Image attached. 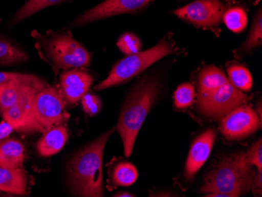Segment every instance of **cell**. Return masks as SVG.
<instances>
[{
  "label": "cell",
  "instance_id": "obj_1",
  "mask_svg": "<svg viewBox=\"0 0 262 197\" xmlns=\"http://www.w3.org/2000/svg\"><path fill=\"white\" fill-rule=\"evenodd\" d=\"M115 128L103 134L81 148L69 160L67 182L71 193L77 196L104 195L102 181L103 155L108 138Z\"/></svg>",
  "mask_w": 262,
  "mask_h": 197
},
{
  "label": "cell",
  "instance_id": "obj_2",
  "mask_svg": "<svg viewBox=\"0 0 262 197\" xmlns=\"http://www.w3.org/2000/svg\"><path fill=\"white\" fill-rule=\"evenodd\" d=\"M197 90V108L208 118H223L249 100L229 82L222 70L213 65L204 68L199 73Z\"/></svg>",
  "mask_w": 262,
  "mask_h": 197
},
{
  "label": "cell",
  "instance_id": "obj_3",
  "mask_svg": "<svg viewBox=\"0 0 262 197\" xmlns=\"http://www.w3.org/2000/svg\"><path fill=\"white\" fill-rule=\"evenodd\" d=\"M256 172L244 152L224 157L207 173L200 192L205 196L237 197L251 190Z\"/></svg>",
  "mask_w": 262,
  "mask_h": 197
},
{
  "label": "cell",
  "instance_id": "obj_4",
  "mask_svg": "<svg viewBox=\"0 0 262 197\" xmlns=\"http://www.w3.org/2000/svg\"><path fill=\"white\" fill-rule=\"evenodd\" d=\"M160 86L157 79H141L131 90L118 120V132L123 141L124 154L129 157L140 129L158 96Z\"/></svg>",
  "mask_w": 262,
  "mask_h": 197
},
{
  "label": "cell",
  "instance_id": "obj_5",
  "mask_svg": "<svg viewBox=\"0 0 262 197\" xmlns=\"http://www.w3.org/2000/svg\"><path fill=\"white\" fill-rule=\"evenodd\" d=\"M32 36L39 56L56 75L61 70L86 67L91 63V54L70 32H48L42 35L33 31Z\"/></svg>",
  "mask_w": 262,
  "mask_h": 197
},
{
  "label": "cell",
  "instance_id": "obj_6",
  "mask_svg": "<svg viewBox=\"0 0 262 197\" xmlns=\"http://www.w3.org/2000/svg\"><path fill=\"white\" fill-rule=\"evenodd\" d=\"M174 52L173 46L167 41L163 40L145 51L126 56L113 66L108 77L97 85L95 90L102 91L126 83L155 62Z\"/></svg>",
  "mask_w": 262,
  "mask_h": 197
},
{
  "label": "cell",
  "instance_id": "obj_7",
  "mask_svg": "<svg viewBox=\"0 0 262 197\" xmlns=\"http://www.w3.org/2000/svg\"><path fill=\"white\" fill-rule=\"evenodd\" d=\"M32 113L39 126L47 130L62 125L69 118L66 112V99L60 90L47 86L39 91L32 102Z\"/></svg>",
  "mask_w": 262,
  "mask_h": 197
},
{
  "label": "cell",
  "instance_id": "obj_8",
  "mask_svg": "<svg viewBox=\"0 0 262 197\" xmlns=\"http://www.w3.org/2000/svg\"><path fill=\"white\" fill-rule=\"evenodd\" d=\"M225 11L221 0H195L175 10L174 14L197 27L213 28L220 24Z\"/></svg>",
  "mask_w": 262,
  "mask_h": 197
},
{
  "label": "cell",
  "instance_id": "obj_9",
  "mask_svg": "<svg viewBox=\"0 0 262 197\" xmlns=\"http://www.w3.org/2000/svg\"><path fill=\"white\" fill-rule=\"evenodd\" d=\"M152 1L154 0H104V2L79 16L66 29L79 27L106 17L135 13L145 8Z\"/></svg>",
  "mask_w": 262,
  "mask_h": 197
},
{
  "label": "cell",
  "instance_id": "obj_10",
  "mask_svg": "<svg viewBox=\"0 0 262 197\" xmlns=\"http://www.w3.org/2000/svg\"><path fill=\"white\" fill-rule=\"evenodd\" d=\"M259 126L258 115L251 106L244 104L223 117L221 132L229 140H241L254 133Z\"/></svg>",
  "mask_w": 262,
  "mask_h": 197
},
{
  "label": "cell",
  "instance_id": "obj_11",
  "mask_svg": "<svg viewBox=\"0 0 262 197\" xmlns=\"http://www.w3.org/2000/svg\"><path fill=\"white\" fill-rule=\"evenodd\" d=\"M33 99L20 101L4 110L0 117L9 123L14 132L22 135H32L35 133H44L42 128L34 119L32 113Z\"/></svg>",
  "mask_w": 262,
  "mask_h": 197
},
{
  "label": "cell",
  "instance_id": "obj_12",
  "mask_svg": "<svg viewBox=\"0 0 262 197\" xmlns=\"http://www.w3.org/2000/svg\"><path fill=\"white\" fill-rule=\"evenodd\" d=\"M215 139V130L209 129L194 141L185 165V178L187 180L193 179L199 170L205 164Z\"/></svg>",
  "mask_w": 262,
  "mask_h": 197
},
{
  "label": "cell",
  "instance_id": "obj_13",
  "mask_svg": "<svg viewBox=\"0 0 262 197\" xmlns=\"http://www.w3.org/2000/svg\"><path fill=\"white\" fill-rule=\"evenodd\" d=\"M94 78L86 72L73 69L64 71L60 76L61 93L66 101L75 104L88 93Z\"/></svg>",
  "mask_w": 262,
  "mask_h": 197
},
{
  "label": "cell",
  "instance_id": "obj_14",
  "mask_svg": "<svg viewBox=\"0 0 262 197\" xmlns=\"http://www.w3.org/2000/svg\"><path fill=\"white\" fill-rule=\"evenodd\" d=\"M32 178L22 168H4L0 167V192L12 195L29 194Z\"/></svg>",
  "mask_w": 262,
  "mask_h": 197
},
{
  "label": "cell",
  "instance_id": "obj_15",
  "mask_svg": "<svg viewBox=\"0 0 262 197\" xmlns=\"http://www.w3.org/2000/svg\"><path fill=\"white\" fill-rule=\"evenodd\" d=\"M27 158L26 145L17 138L10 135L0 142V167L21 168Z\"/></svg>",
  "mask_w": 262,
  "mask_h": 197
},
{
  "label": "cell",
  "instance_id": "obj_16",
  "mask_svg": "<svg viewBox=\"0 0 262 197\" xmlns=\"http://www.w3.org/2000/svg\"><path fill=\"white\" fill-rule=\"evenodd\" d=\"M39 91L27 83L13 82L0 84V114L17 103L34 99Z\"/></svg>",
  "mask_w": 262,
  "mask_h": 197
},
{
  "label": "cell",
  "instance_id": "obj_17",
  "mask_svg": "<svg viewBox=\"0 0 262 197\" xmlns=\"http://www.w3.org/2000/svg\"><path fill=\"white\" fill-rule=\"evenodd\" d=\"M68 138L69 132L63 125L48 129L36 143L38 154L42 157H50L58 154L66 145Z\"/></svg>",
  "mask_w": 262,
  "mask_h": 197
},
{
  "label": "cell",
  "instance_id": "obj_18",
  "mask_svg": "<svg viewBox=\"0 0 262 197\" xmlns=\"http://www.w3.org/2000/svg\"><path fill=\"white\" fill-rule=\"evenodd\" d=\"M29 55L20 44L0 35V67L18 65L27 62Z\"/></svg>",
  "mask_w": 262,
  "mask_h": 197
},
{
  "label": "cell",
  "instance_id": "obj_19",
  "mask_svg": "<svg viewBox=\"0 0 262 197\" xmlns=\"http://www.w3.org/2000/svg\"><path fill=\"white\" fill-rule=\"evenodd\" d=\"M66 1L68 0H28L27 2L12 16L11 18L9 20L7 26L10 28L14 27L40 10Z\"/></svg>",
  "mask_w": 262,
  "mask_h": 197
},
{
  "label": "cell",
  "instance_id": "obj_20",
  "mask_svg": "<svg viewBox=\"0 0 262 197\" xmlns=\"http://www.w3.org/2000/svg\"><path fill=\"white\" fill-rule=\"evenodd\" d=\"M228 79L229 82L241 91H251L253 78L247 68L242 64H232L228 67Z\"/></svg>",
  "mask_w": 262,
  "mask_h": 197
},
{
  "label": "cell",
  "instance_id": "obj_21",
  "mask_svg": "<svg viewBox=\"0 0 262 197\" xmlns=\"http://www.w3.org/2000/svg\"><path fill=\"white\" fill-rule=\"evenodd\" d=\"M27 83L39 91L45 89L48 86L47 80L40 76L29 73H9V72H0V84L13 83Z\"/></svg>",
  "mask_w": 262,
  "mask_h": 197
},
{
  "label": "cell",
  "instance_id": "obj_22",
  "mask_svg": "<svg viewBox=\"0 0 262 197\" xmlns=\"http://www.w3.org/2000/svg\"><path fill=\"white\" fill-rule=\"evenodd\" d=\"M138 170L133 164L121 162L116 164L112 172V180L118 186H129L138 179Z\"/></svg>",
  "mask_w": 262,
  "mask_h": 197
},
{
  "label": "cell",
  "instance_id": "obj_23",
  "mask_svg": "<svg viewBox=\"0 0 262 197\" xmlns=\"http://www.w3.org/2000/svg\"><path fill=\"white\" fill-rule=\"evenodd\" d=\"M222 20L230 29L235 33L242 32L247 27V15L242 7H235L225 11Z\"/></svg>",
  "mask_w": 262,
  "mask_h": 197
},
{
  "label": "cell",
  "instance_id": "obj_24",
  "mask_svg": "<svg viewBox=\"0 0 262 197\" xmlns=\"http://www.w3.org/2000/svg\"><path fill=\"white\" fill-rule=\"evenodd\" d=\"M262 43V14L261 10H259V12L256 14L254 18V23H253L252 29H251L247 41L244 42L243 46L242 51L247 52V51H251L254 48L260 47Z\"/></svg>",
  "mask_w": 262,
  "mask_h": 197
},
{
  "label": "cell",
  "instance_id": "obj_25",
  "mask_svg": "<svg viewBox=\"0 0 262 197\" xmlns=\"http://www.w3.org/2000/svg\"><path fill=\"white\" fill-rule=\"evenodd\" d=\"M117 47L123 54L129 56L139 53L142 45L136 35L131 32H126L118 39Z\"/></svg>",
  "mask_w": 262,
  "mask_h": 197
},
{
  "label": "cell",
  "instance_id": "obj_26",
  "mask_svg": "<svg viewBox=\"0 0 262 197\" xmlns=\"http://www.w3.org/2000/svg\"><path fill=\"white\" fill-rule=\"evenodd\" d=\"M195 91L193 85L183 83L178 86L174 93V104L177 108H187L192 105L195 98Z\"/></svg>",
  "mask_w": 262,
  "mask_h": 197
},
{
  "label": "cell",
  "instance_id": "obj_27",
  "mask_svg": "<svg viewBox=\"0 0 262 197\" xmlns=\"http://www.w3.org/2000/svg\"><path fill=\"white\" fill-rule=\"evenodd\" d=\"M82 108L86 114L91 117L98 114L101 110V100L99 97L91 93H86L81 98Z\"/></svg>",
  "mask_w": 262,
  "mask_h": 197
},
{
  "label": "cell",
  "instance_id": "obj_28",
  "mask_svg": "<svg viewBox=\"0 0 262 197\" xmlns=\"http://www.w3.org/2000/svg\"><path fill=\"white\" fill-rule=\"evenodd\" d=\"M244 154L251 165L255 166L257 169H262V140L260 138Z\"/></svg>",
  "mask_w": 262,
  "mask_h": 197
},
{
  "label": "cell",
  "instance_id": "obj_29",
  "mask_svg": "<svg viewBox=\"0 0 262 197\" xmlns=\"http://www.w3.org/2000/svg\"><path fill=\"white\" fill-rule=\"evenodd\" d=\"M251 189H252L254 195L259 196L262 195V169H257V172L253 179Z\"/></svg>",
  "mask_w": 262,
  "mask_h": 197
},
{
  "label": "cell",
  "instance_id": "obj_30",
  "mask_svg": "<svg viewBox=\"0 0 262 197\" xmlns=\"http://www.w3.org/2000/svg\"><path fill=\"white\" fill-rule=\"evenodd\" d=\"M13 132H14V129L12 128V126L5 120H3L2 122L0 123V142L4 138L10 136Z\"/></svg>",
  "mask_w": 262,
  "mask_h": 197
},
{
  "label": "cell",
  "instance_id": "obj_31",
  "mask_svg": "<svg viewBox=\"0 0 262 197\" xmlns=\"http://www.w3.org/2000/svg\"><path fill=\"white\" fill-rule=\"evenodd\" d=\"M113 196H120V197H130V196H135L133 194L129 193L128 192H117V193L115 194Z\"/></svg>",
  "mask_w": 262,
  "mask_h": 197
},
{
  "label": "cell",
  "instance_id": "obj_32",
  "mask_svg": "<svg viewBox=\"0 0 262 197\" xmlns=\"http://www.w3.org/2000/svg\"><path fill=\"white\" fill-rule=\"evenodd\" d=\"M5 195L4 193H2V192H0V195Z\"/></svg>",
  "mask_w": 262,
  "mask_h": 197
}]
</instances>
